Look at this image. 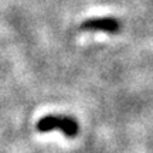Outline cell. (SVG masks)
I'll return each instance as SVG.
<instances>
[{
  "mask_svg": "<svg viewBox=\"0 0 153 153\" xmlns=\"http://www.w3.org/2000/svg\"><path fill=\"white\" fill-rule=\"evenodd\" d=\"M36 129L41 133H47L54 129H60L67 137H75L79 131V125L74 118L65 115H45L36 123Z\"/></svg>",
  "mask_w": 153,
  "mask_h": 153,
  "instance_id": "obj_1",
  "label": "cell"
},
{
  "mask_svg": "<svg viewBox=\"0 0 153 153\" xmlns=\"http://www.w3.org/2000/svg\"><path fill=\"white\" fill-rule=\"evenodd\" d=\"M85 31H104L108 34H118L120 31V22L115 17H92L79 26Z\"/></svg>",
  "mask_w": 153,
  "mask_h": 153,
  "instance_id": "obj_2",
  "label": "cell"
}]
</instances>
